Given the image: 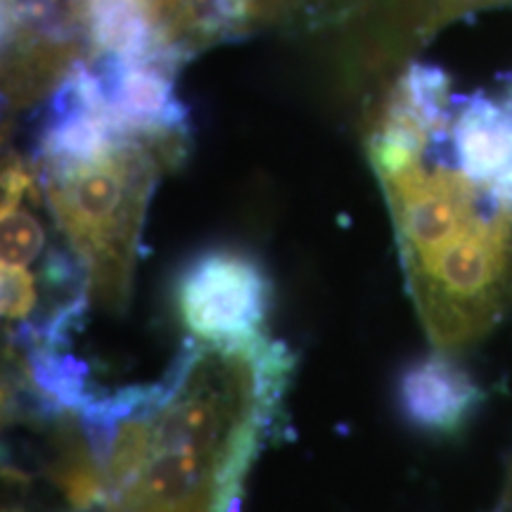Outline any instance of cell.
I'll use <instances>...</instances> for the list:
<instances>
[{"label":"cell","instance_id":"6da1fadb","mask_svg":"<svg viewBox=\"0 0 512 512\" xmlns=\"http://www.w3.org/2000/svg\"><path fill=\"white\" fill-rule=\"evenodd\" d=\"M290 370L271 339H190L162 382L95 392L76 422L100 472V512H238Z\"/></svg>","mask_w":512,"mask_h":512},{"label":"cell","instance_id":"7a4b0ae2","mask_svg":"<svg viewBox=\"0 0 512 512\" xmlns=\"http://www.w3.org/2000/svg\"><path fill=\"white\" fill-rule=\"evenodd\" d=\"M178 152L181 136L117 131L83 157L38 159V188L86 268L91 302L102 309L119 311L128 302L147 202Z\"/></svg>","mask_w":512,"mask_h":512},{"label":"cell","instance_id":"3957f363","mask_svg":"<svg viewBox=\"0 0 512 512\" xmlns=\"http://www.w3.org/2000/svg\"><path fill=\"white\" fill-rule=\"evenodd\" d=\"M273 287L254 256L207 249L178 275L176 309L190 337L209 347H247L264 339Z\"/></svg>","mask_w":512,"mask_h":512},{"label":"cell","instance_id":"277c9868","mask_svg":"<svg viewBox=\"0 0 512 512\" xmlns=\"http://www.w3.org/2000/svg\"><path fill=\"white\" fill-rule=\"evenodd\" d=\"M401 415L415 430L427 434H456L482 403L484 394L458 363L430 356L403 370L399 387Z\"/></svg>","mask_w":512,"mask_h":512},{"label":"cell","instance_id":"5b68a950","mask_svg":"<svg viewBox=\"0 0 512 512\" xmlns=\"http://www.w3.org/2000/svg\"><path fill=\"white\" fill-rule=\"evenodd\" d=\"M501 107H503V110L508 112L510 117H512V81H510V86L505 88V93H503V100H501Z\"/></svg>","mask_w":512,"mask_h":512}]
</instances>
